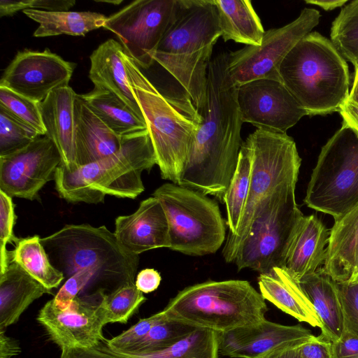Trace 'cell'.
I'll return each instance as SVG.
<instances>
[{"label":"cell","instance_id":"6da1fadb","mask_svg":"<svg viewBox=\"0 0 358 358\" xmlns=\"http://www.w3.org/2000/svg\"><path fill=\"white\" fill-rule=\"evenodd\" d=\"M227 53L210 62L201 121L192 143L178 185L223 202L243 143L237 87L227 71Z\"/></svg>","mask_w":358,"mask_h":358},{"label":"cell","instance_id":"7a4b0ae2","mask_svg":"<svg viewBox=\"0 0 358 358\" xmlns=\"http://www.w3.org/2000/svg\"><path fill=\"white\" fill-rule=\"evenodd\" d=\"M221 36L213 0H183L152 57L182 87L199 111L206 91L213 49Z\"/></svg>","mask_w":358,"mask_h":358},{"label":"cell","instance_id":"3957f363","mask_svg":"<svg viewBox=\"0 0 358 358\" xmlns=\"http://www.w3.org/2000/svg\"><path fill=\"white\" fill-rule=\"evenodd\" d=\"M124 64L145 120L161 177L178 185L201 116L186 95L175 98L162 94L126 53Z\"/></svg>","mask_w":358,"mask_h":358},{"label":"cell","instance_id":"277c9868","mask_svg":"<svg viewBox=\"0 0 358 358\" xmlns=\"http://www.w3.org/2000/svg\"><path fill=\"white\" fill-rule=\"evenodd\" d=\"M157 165L148 129L122 137L115 153L70 172L61 164L55 175V189L69 203L97 204L106 195L135 199L145 189L144 171Z\"/></svg>","mask_w":358,"mask_h":358},{"label":"cell","instance_id":"5b68a950","mask_svg":"<svg viewBox=\"0 0 358 358\" xmlns=\"http://www.w3.org/2000/svg\"><path fill=\"white\" fill-rule=\"evenodd\" d=\"M281 82L308 115L338 112L348 99L345 59L331 40L317 31L301 38L282 60Z\"/></svg>","mask_w":358,"mask_h":358},{"label":"cell","instance_id":"8992f818","mask_svg":"<svg viewBox=\"0 0 358 358\" xmlns=\"http://www.w3.org/2000/svg\"><path fill=\"white\" fill-rule=\"evenodd\" d=\"M41 243L51 264L64 278L90 268L95 274L94 285L109 294L135 284L139 255L123 247L115 233L105 226L67 224L41 238Z\"/></svg>","mask_w":358,"mask_h":358},{"label":"cell","instance_id":"52a82bcc","mask_svg":"<svg viewBox=\"0 0 358 358\" xmlns=\"http://www.w3.org/2000/svg\"><path fill=\"white\" fill-rule=\"evenodd\" d=\"M162 311L196 328L225 332L263 321L267 306L247 280H207L180 291Z\"/></svg>","mask_w":358,"mask_h":358},{"label":"cell","instance_id":"ba28073f","mask_svg":"<svg viewBox=\"0 0 358 358\" xmlns=\"http://www.w3.org/2000/svg\"><path fill=\"white\" fill-rule=\"evenodd\" d=\"M252 157V174L243 215L236 233L228 235L222 252L234 263L254 222L281 190L296 187L301 159L296 143L287 134L257 129L244 141Z\"/></svg>","mask_w":358,"mask_h":358},{"label":"cell","instance_id":"9c48e42d","mask_svg":"<svg viewBox=\"0 0 358 358\" xmlns=\"http://www.w3.org/2000/svg\"><path fill=\"white\" fill-rule=\"evenodd\" d=\"M165 212L170 248L189 256L216 252L226 238V222L218 203L207 195L173 182L155 190Z\"/></svg>","mask_w":358,"mask_h":358},{"label":"cell","instance_id":"30bf717a","mask_svg":"<svg viewBox=\"0 0 358 358\" xmlns=\"http://www.w3.org/2000/svg\"><path fill=\"white\" fill-rule=\"evenodd\" d=\"M303 201L334 221L358 205V136L345 124L322 146Z\"/></svg>","mask_w":358,"mask_h":358},{"label":"cell","instance_id":"8fae6325","mask_svg":"<svg viewBox=\"0 0 358 358\" xmlns=\"http://www.w3.org/2000/svg\"><path fill=\"white\" fill-rule=\"evenodd\" d=\"M295 189L278 192L254 222L234 261L238 271L265 273L285 267L292 238L304 216L296 202Z\"/></svg>","mask_w":358,"mask_h":358},{"label":"cell","instance_id":"7c38bea8","mask_svg":"<svg viewBox=\"0 0 358 358\" xmlns=\"http://www.w3.org/2000/svg\"><path fill=\"white\" fill-rule=\"evenodd\" d=\"M183 0H136L107 17L104 29L115 34L138 67L148 69L152 55L175 21Z\"/></svg>","mask_w":358,"mask_h":358},{"label":"cell","instance_id":"4fadbf2b","mask_svg":"<svg viewBox=\"0 0 358 358\" xmlns=\"http://www.w3.org/2000/svg\"><path fill=\"white\" fill-rule=\"evenodd\" d=\"M320 16L317 10L305 8L292 22L265 31L259 45H245L227 53V71L234 85L259 79L281 82L279 68L282 60L319 24Z\"/></svg>","mask_w":358,"mask_h":358},{"label":"cell","instance_id":"5bb4252c","mask_svg":"<svg viewBox=\"0 0 358 358\" xmlns=\"http://www.w3.org/2000/svg\"><path fill=\"white\" fill-rule=\"evenodd\" d=\"M106 294L99 289L78 296L65 308L58 307L51 299L40 310L36 320L62 350L96 345L104 339L102 329L107 324Z\"/></svg>","mask_w":358,"mask_h":358},{"label":"cell","instance_id":"9a60e30c","mask_svg":"<svg viewBox=\"0 0 358 358\" xmlns=\"http://www.w3.org/2000/svg\"><path fill=\"white\" fill-rule=\"evenodd\" d=\"M61 163L52 140L46 134L38 136L24 148L0 156V190L10 197L35 200L42 187L55 180Z\"/></svg>","mask_w":358,"mask_h":358},{"label":"cell","instance_id":"2e32d148","mask_svg":"<svg viewBox=\"0 0 358 358\" xmlns=\"http://www.w3.org/2000/svg\"><path fill=\"white\" fill-rule=\"evenodd\" d=\"M237 103L243 122L257 129L287 134L307 112L282 83L255 80L237 87Z\"/></svg>","mask_w":358,"mask_h":358},{"label":"cell","instance_id":"e0dca14e","mask_svg":"<svg viewBox=\"0 0 358 358\" xmlns=\"http://www.w3.org/2000/svg\"><path fill=\"white\" fill-rule=\"evenodd\" d=\"M75 66L48 48L24 50L5 69L0 86L41 103L54 90L69 85Z\"/></svg>","mask_w":358,"mask_h":358},{"label":"cell","instance_id":"ac0fdd59","mask_svg":"<svg viewBox=\"0 0 358 358\" xmlns=\"http://www.w3.org/2000/svg\"><path fill=\"white\" fill-rule=\"evenodd\" d=\"M217 334L219 353L232 358H261L277 350L301 345L314 336L301 325H283L266 319Z\"/></svg>","mask_w":358,"mask_h":358},{"label":"cell","instance_id":"d6986e66","mask_svg":"<svg viewBox=\"0 0 358 358\" xmlns=\"http://www.w3.org/2000/svg\"><path fill=\"white\" fill-rule=\"evenodd\" d=\"M115 226L120 243L134 254L170 248L168 220L162 204L154 196L143 200L132 214L117 217Z\"/></svg>","mask_w":358,"mask_h":358},{"label":"cell","instance_id":"ffe728a7","mask_svg":"<svg viewBox=\"0 0 358 358\" xmlns=\"http://www.w3.org/2000/svg\"><path fill=\"white\" fill-rule=\"evenodd\" d=\"M76 93L68 85L51 92L39 108L48 135L57 146L61 165L72 172L79 168L74 144V101Z\"/></svg>","mask_w":358,"mask_h":358},{"label":"cell","instance_id":"44dd1931","mask_svg":"<svg viewBox=\"0 0 358 358\" xmlns=\"http://www.w3.org/2000/svg\"><path fill=\"white\" fill-rule=\"evenodd\" d=\"M74 144L79 167L115 153L122 144V137L112 131L77 94L74 101Z\"/></svg>","mask_w":358,"mask_h":358},{"label":"cell","instance_id":"7402d4cb","mask_svg":"<svg viewBox=\"0 0 358 358\" xmlns=\"http://www.w3.org/2000/svg\"><path fill=\"white\" fill-rule=\"evenodd\" d=\"M330 231L315 215L303 216L289 244L285 267L297 282L316 272L327 258Z\"/></svg>","mask_w":358,"mask_h":358},{"label":"cell","instance_id":"603a6c76","mask_svg":"<svg viewBox=\"0 0 358 358\" xmlns=\"http://www.w3.org/2000/svg\"><path fill=\"white\" fill-rule=\"evenodd\" d=\"M124 53L122 45L114 39L102 43L90 57L89 77L95 88L105 89L114 94L145 122L128 80Z\"/></svg>","mask_w":358,"mask_h":358},{"label":"cell","instance_id":"cb8c5ba5","mask_svg":"<svg viewBox=\"0 0 358 358\" xmlns=\"http://www.w3.org/2000/svg\"><path fill=\"white\" fill-rule=\"evenodd\" d=\"M298 282L322 323L321 334L330 342L339 339L345 320L336 282L320 268Z\"/></svg>","mask_w":358,"mask_h":358},{"label":"cell","instance_id":"d4e9b609","mask_svg":"<svg viewBox=\"0 0 358 358\" xmlns=\"http://www.w3.org/2000/svg\"><path fill=\"white\" fill-rule=\"evenodd\" d=\"M259 291L265 300L300 322L321 327L322 323L299 282L284 268H274L260 273Z\"/></svg>","mask_w":358,"mask_h":358},{"label":"cell","instance_id":"484cf974","mask_svg":"<svg viewBox=\"0 0 358 358\" xmlns=\"http://www.w3.org/2000/svg\"><path fill=\"white\" fill-rule=\"evenodd\" d=\"M50 292L10 260L5 271L0 273V330L15 323L31 303Z\"/></svg>","mask_w":358,"mask_h":358},{"label":"cell","instance_id":"4316f807","mask_svg":"<svg viewBox=\"0 0 358 358\" xmlns=\"http://www.w3.org/2000/svg\"><path fill=\"white\" fill-rule=\"evenodd\" d=\"M358 256V205L334 221L322 268L336 282L348 281Z\"/></svg>","mask_w":358,"mask_h":358},{"label":"cell","instance_id":"83f0119b","mask_svg":"<svg viewBox=\"0 0 358 358\" xmlns=\"http://www.w3.org/2000/svg\"><path fill=\"white\" fill-rule=\"evenodd\" d=\"M215 6L221 36L245 45L258 46L265 31L249 0H213Z\"/></svg>","mask_w":358,"mask_h":358},{"label":"cell","instance_id":"f1b7e54d","mask_svg":"<svg viewBox=\"0 0 358 358\" xmlns=\"http://www.w3.org/2000/svg\"><path fill=\"white\" fill-rule=\"evenodd\" d=\"M28 17L39 24L34 32L35 37L66 34L85 36L87 32L103 27L107 17L91 11H46L26 9Z\"/></svg>","mask_w":358,"mask_h":358},{"label":"cell","instance_id":"f546056e","mask_svg":"<svg viewBox=\"0 0 358 358\" xmlns=\"http://www.w3.org/2000/svg\"><path fill=\"white\" fill-rule=\"evenodd\" d=\"M80 95L94 113L117 136L123 137L148 129L146 123L110 91L94 87Z\"/></svg>","mask_w":358,"mask_h":358},{"label":"cell","instance_id":"4dcf8cb0","mask_svg":"<svg viewBox=\"0 0 358 358\" xmlns=\"http://www.w3.org/2000/svg\"><path fill=\"white\" fill-rule=\"evenodd\" d=\"M8 258L50 291L64 279L51 264L37 235L19 238L15 249L8 252Z\"/></svg>","mask_w":358,"mask_h":358},{"label":"cell","instance_id":"1f68e13d","mask_svg":"<svg viewBox=\"0 0 358 358\" xmlns=\"http://www.w3.org/2000/svg\"><path fill=\"white\" fill-rule=\"evenodd\" d=\"M252 174V157L243 142L235 172L223 198L229 236L236 233L242 220L248 196Z\"/></svg>","mask_w":358,"mask_h":358},{"label":"cell","instance_id":"d6a6232c","mask_svg":"<svg viewBox=\"0 0 358 358\" xmlns=\"http://www.w3.org/2000/svg\"><path fill=\"white\" fill-rule=\"evenodd\" d=\"M119 354L129 358H218L220 353L217 332L197 328L162 351L146 355Z\"/></svg>","mask_w":358,"mask_h":358},{"label":"cell","instance_id":"836d02e7","mask_svg":"<svg viewBox=\"0 0 358 358\" xmlns=\"http://www.w3.org/2000/svg\"><path fill=\"white\" fill-rule=\"evenodd\" d=\"M330 38L345 60L358 66V0L345 5L333 21Z\"/></svg>","mask_w":358,"mask_h":358},{"label":"cell","instance_id":"e575fe53","mask_svg":"<svg viewBox=\"0 0 358 358\" xmlns=\"http://www.w3.org/2000/svg\"><path fill=\"white\" fill-rule=\"evenodd\" d=\"M162 317L152 327L145 337L129 350L119 353L152 354L166 350L197 329L194 327Z\"/></svg>","mask_w":358,"mask_h":358},{"label":"cell","instance_id":"d590c367","mask_svg":"<svg viewBox=\"0 0 358 358\" xmlns=\"http://www.w3.org/2000/svg\"><path fill=\"white\" fill-rule=\"evenodd\" d=\"M0 109L40 135L46 134L39 103L0 86Z\"/></svg>","mask_w":358,"mask_h":358},{"label":"cell","instance_id":"8d00e7d4","mask_svg":"<svg viewBox=\"0 0 358 358\" xmlns=\"http://www.w3.org/2000/svg\"><path fill=\"white\" fill-rule=\"evenodd\" d=\"M146 300L135 284L126 285L105 296L106 322L127 323Z\"/></svg>","mask_w":358,"mask_h":358},{"label":"cell","instance_id":"74e56055","mask_svg":"<svg viewBox=\"0 0 358 358\" xmlns=\"http://www.w3.org/2000/svg\"><path fill=\"white\" fill-rule=\"evenodd\" d=\"M38 136L37 131L0 109V156L24 148Z\"/></svg>","mask_w":358,"mask_h":358},{"label":"cell","instance_id":"f35d334b","mask_svg":"<svg viewBox=\"0 0 358 358\" xmlns=\"http://www.w3.org/2000/svg\"><path fill=\"white\" fill-rule=\"evenodd\" d=\"M16 219L12 197L0 190V273L5 271L10 261L7 243H16L19 240L13 235Z\"/></svg>","mask_w":358,"mask_h":358},{"label":"cell","instance_id":"ab89813d","mask_svg":"<svg viewBox=\"0 0 358 358\" xmlns=\"http://www.w3.org/2000/svg\"><path fill=\"white\" fill-rule=\"evenodd\" d=\"M162 312L140 320L134 325L110 340H106L109 348L117 352H124L143 340L152 327L162 317Z\"/></svg>","mask_w":358,"mask_h":358},{"label":"cell","instance_id":"60d3db41","mask_svg":"<svg viewBox=\"0 0 358 358\" xmlns=\"http://www.w3.org/2000/svg\"><path fill=\"white\" fill-rule=\"evenodd\" d=\"M76 3L74 0H22L0 1V16L13 15L26 9L46 11H68Z\"/></svg>","mask_w":358,"mask_h":358},{"label":"cell","instance_id":"b9f144b4","mask_svg":"<svg viewBox=\"0 0 358 358\" xmlns=\"http://www.w3.org/2000/svg\"><path fill=\"white\" fill-rule=\"evenodd\" d=\"M94 272L90 268H85L74 273L66 280L52 299L55 303L61 308L68 307L82 290L94 285Z\"/></svg>","mask_w":358,"mask_h":358},{"label":"cell","instance_id":"7bdbcfd3","mask_svg":"<svg viewBox=\"0 0 358 358\" xmlns=\"http://www.w3.org/2000/svg\"><path fill=\"white\" fill-rule=\"evenodd\" d=\"M341 302L345 329L358 336V282H336Z\"/></svg>","mask_w":358,"mask_h":358},{"label":"cell","instance_id":"ee69618b","mask_svg":"<svg viewBox=\"0 0 358 358\" xmlns=\"http://www.w3.org/2000/svg\"><path fill=\"white\" fill-rule=\"evenodd\" d=\"M60 358H129L109 348L104 338L98 345L88 348H71L62 350Z\"/></svg>","mask_w":358,"mask_h":358},{"label":"cell","instance_id":"f6af8a7d","mask_svg":"<svg viewBox=\"0 0 358 358\" xmlns=\"http://www.w3.org/2000/svg\"><path fill=\"white\" fill-rule=\"evenodd\" d=\"M333 358H358V336L346 329L339 339L331 342Z\"/></svg>","mask_w":358,"mask_h":358},{"label":"cell","instance_id":"bcb514c9","mask_svg":"<svg viewBox=\"0 0 358 358\" xmlns=\"http://www.w3.org/2000/svg\"><path fill=\"white\" fill-rule=\"evenodd\" d=\"M301 358H333L331 342L322 334L313 336L309 341L300 347Z\"/></svg>","mask_w":358,"mask_h":358},{"label":"cell","instance_id":"7dc6e473","mask_svg":"<svg viewBox=\"0 0 358 358\" xmlns=\"http://www.w3.org/2000/svg\"><path fill=\"white\" fill-rule=\"evenodd\" d=\"M161 280V275L157 270L145 268L137 274L135 285L141 292L148 294L156 290Z\"/></svg>","mask_w":358,"mask_h":358},{"label":"cell","instance_id":"c3c4849f","mask_svg":"<svg viewBox=\"0 0 358 358\" xmlns=\"http://www.w3.org/2000/svg\"><path fill=\"white\" fill-rule=\"evenodd\" d=\"M343 124L349 127L358 136V103L348 99L338 111Z\"/></svg>","mask_w":358,"mask_h":358},{"label":"cell","instance_id":"681fc988","mask_svg":"<svg viewBox=\"0 0 358 358\" xmlns=\"http://www.w3.org/2000/svg\"><path fill=\"white\" fill-rule=\"evenodd\" d=\"M21 352L19 343L0 330V358H13Z\"/></svg>","mask_w":358,"mask_h":358},{"label":"cell","instance_id":"f907efd6","mask_svg":"<svg viewBox=\"0 0 358 358\" xmlns=\"http://www.w3.org/2000/svg\"><path fill=\"white\" fill-rule=\"evenodd\" d=\"M301 345L277 350L261 358H301L299 349Z\"/></svg>","mask_w":358,"mask_h":358},{"label":"cell","instance_id":"816d5d0a","mask_svg":"<svg viewBox=\"0 0 358 358\" xmlns=\"http://www.w3.org/2000/svg\"><path fill=\"white\" fill-rule=\"evenodd\" d=\"M304 1L306 3L317 6L327 11L343 7L348 2V0H305Z\"/></svg>","mask_w":358,"mask_h":358},{"label":"cell","instance_id":"f5cc1de1","mask_svg":"<svg viewBox=\"0 0 358 358\" xmlns=\"http://www.w3.org/2000/svg\"><path fill=\"white\" fill-rule=\"evenodd\" d=\"M348 99L358 103V66L355 67V76Z\"/></svg>","mask_w":358,"mask_h":358},{"label":"cell","instance_id":"db71d44e","mask_svg":"<svg viewBox=\"0 0 358 358\" xmlns=\"http://www.w3.org/2000/svg\"><path fill=\"white\" fill-rule=\"evenodd\" d=\"M97 2H103V3H113V4H119L122 2V1H97Z\"/></svg>","mask_w":358,"mask_h":358}]
</instances>
